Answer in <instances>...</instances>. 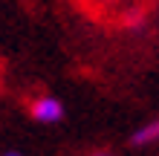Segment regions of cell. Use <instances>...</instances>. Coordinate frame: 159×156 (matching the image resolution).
<instances>
[{
  "instance_id": "obj_1",
  "label": "cell",
  "mask_w": 159,
  "mask_h": 156,
  "mask_svg": "<svg viewBox=\"0 0 159 156\" xmlns=\"http://www.w3.org/2000/svg\"><path fill=\"white\" fill-rule=\"evenodd\" d=\"M29 113L32 118H38V122H58V118L64 116V107L58 98H52V96H38L35 101L29 104Z\"/></svg>"
},
{
  "instance_id": "obj_2",
  "label": "cell",
  "mask_w": 159,
  "mask_h": 156,
  "mask_svg": "<svg viewBox=\"0 0 159 156\" xmlns=\"http://www.w3.org/2000/svg\"><path fill=\"white\" fill-rule=\"evenodd\" d=\"M153 142H159V122H151L133 133V145H139V148L142 145H153Z\"/></svg>"
},
{
  "instance_id": "obj_3",
  "label": "cell",
  "mask_w": 159,
  "mask_h": 156,
  "mask_svg": "<svg viewBox=\"0 0 159 156\" xmlns=\"http://www.w3.org/2000/svg\"><path fill=\"white\" fill-rule=\"evenodd\" d=\"M93 6H110V3H116V0H90Z\"/></svg>"
},
{
  "instance_id": "obj_4",
  "label": "cell",
  "mask_w": 159,
  "mask_h": 156,
  "mask_svg": "<svg viewBox=\"0 0 159 156\" xmlns=\"http://www.w3.org/2000/svg\"><path fill=\"white\" fill-rule=\"evenodd\" d=\"M3 156H23V153H17V150H9V153H3Z\"/></svg>"
},
{
  "instance_id": "obj_5",
  "label": "cell",
  "mask_w": 159,
  "mask_h": 156,
  "mask_svg": "<svg viewBox=\"0 0 159 156\" xmlns=\"http://www.w3.org/2000/svg\"><path fill=\"white\" fill-rule=\"evenodd\" d=\"M125 6H133V9H136V0H127V3H125Z\"/></svg>"
},
{
  "instance_id": "obj_6",
  "label": "cell",
  "mask_w": 159,
  "mask_h": 156,
  "mask_svg": "<svg viewBox=\"0 0 159 156\" xmlns=\"http://www.w3.org/2000/svg\"><path fill=\"white\" fill-rule=\"evenodd\" d=\"M93 156H110V153H93Z\"/></svg>"
}]
</instances>
